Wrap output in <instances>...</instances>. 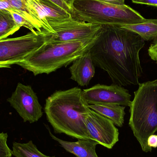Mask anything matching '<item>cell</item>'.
Instances as JSON below:
<instances>
[{
  "label": "cell",
  "instance_id": "6da1fadb",
  "mask_svg": "<svg viewBox=\"0 0 157 157\" xmlns=\"http://www.w3.org/2000/svg\"><path fill=\"white\" fill-rule=\"evenodd\" d=\"M145 44L134 32L103 25L89 51L95 65L106 72L113 84L126 86L139 84L143 73L139 52Z\"/></svg>",
  "mask_w": 157,
  "mask_h": 157
},
{
  "label": "cell",
  "instance_id": "7a4b0ae2",
  "mask_svg": "<svg viewBox=\"0 0 157 157\" xmlns=\"http://www.w3.org/2000/svg\"><path fill=\"white\" fill-rule=\"evenodd\" d=\"M78 87L57 90L46 100L44 111L54 133L77 139H90L86 124L91 109Z\"/></svg>",
  "mask_w": 157,
  "mask_h": 157
},
{
  "label": "cell",
  "instance_id": "3957f363",
  "mask_svg": "<svg viewBox=\"0 0 157 157\" xmlns=\"http://www.w3.org/2000/svg\"><path fill=\"white\" fill-rule=\"evenodd\" d=\"M97 36L98 33L93 37L81 40L59 43L47 41L17 65L31 72L35 76L49 74L68 66L85 54L95 43Z\"/></svg>",
  "mask_w": 157,
  "mask_h": 157
},
{
  "label": "cell",
  "instance_id": "277c9868",
  "mask_svg": "<svg viewBox=\"0 0 157 157\" xmlns=\"http://www.w3.org/2000/svg\"><path fill=\"white\" fill-rule=\"evenodd\" d=\"M130 108L129 126L144 152H151L148 137L157 132V79L139 84Z\"/></svg>",
  "mask_w": 157,
  "mask_h": 157
},
{
  "label": "cell",
  "instance_id": "5b68a950",
  "mask_svg": "<svg viewBox=\"0 0 157 157\" xmlns=\"http://www.w3.org/2000/svg\"><path fill=\"white\" fill-rule=\"evenodd\" d=\"M73 8L75 19L101 25H133L147 20L129 6L115 5L100 0H76Z\"/></svg>",
  "mask_w": 157,
  "mask_h": 157
},
{
  "label": "cell",
  "instance_id": "8992f818",
  "mask_svg": "<svg viewBox=\"0 0 157 157\" xmlns=\"http://www.w3.org/2000/svg\"><path fill=\"white\" fill-rule=\"evenodd\" d=\"M52 34L46 31H36L0 40V68H10L24 60L48 41Z\"/></svg>",
  "mask_w": 157,
  "mask_h": 157
},
{
  "label": "cell",
  "instance_id": "52a82bcc",
  "mask_svg": "<svg viewBox=\"0 0 157 157\" xmlns=\"http://www.w3.org/2000/svg\"><path fill=\"white\" fill-rule=\"evenodd\" d=\"M48 23L54 31L48 42H68L90 38L95 36L101 25L93 24L71 18L52 19Z\"/></svg>",
  "mask_w": 157,
  "mask_h": 157
},
{
  "label": "cell",
  "instance_id": "ba28073f",
  "mask_svg": "<svg viewBox=\"0 0 157 157\" xmlns=\"http://www.w3.org/2000/svg\"><path fill=\"white\" fill-rule=\"evenodd\" d=\"M7 101L25 122H36L43 115L42 107L38 98L30 86L18 83L15 90Z\"/></svg>",
  "mask_w": 157,
  "mask_h": 157
},
{
  "label": "cell",
  "instance_id": "9c48e42d",
  "mask_svg": "<svg viewBox=\"0 0 157 157\" xmlns=\"http://www.w3.org/2000/svg\"><path fill=\"white\" fill-rule=\"evenodd\" d=\"M87 103L90 104H113L130 107L131 95L129 91L117 84H97L82 91Z\"/></svg>",
  "mask_w": 157,
  "mask_h": 157
},
{
  "label": "cell",
  "instance_id": "30bf717a",
  "mask_svg": "<svg viewBox=\"0 0 157 157\" xmlns=\"http://www.w3.org/2000/svg\"><path fill=\"white\" fill-rule=\"evenodd\" d=\"M90 138L108 149L119 141V132L112 121L90 109L85 120Z\"/></svg>",
  "mask_w": 157,
  "mask_h": 157
},
{
  "label": "cell",
  "instance_id": "8fae6325",
  "mask_svg": "<svg viewBox=\"0 0 157 157\" xmlns=\"http://www.w3.org/2000/svg\"><path fill=\"white\" fill-rule=\"evenodd\" d=\"M72 63L69 68L71 78L81 86H87L95 74V64L89 50Z\"/></svg>",
  "mask_w": 157,
  "mask_h": 157
},
{
  "label": "cell",
  "instance_id": "7c38bea8",
  "mask_svg": "<svg viewBox=\"0 0 157 157\" xmlns=\"http://www.w3.org/2000/svg\"><path fill=\"white\" fill-rule=\"evenodd\" d=\"M31 8L35 11L40 20L48 31L53 34L54 31L48 22L52 19H63L73 17L71 14L44 0H27Z\"/></svg>",
  "mask_w": 157,
  "mask_h": 157
},
{
  "label": "cell",
  "instance_id": "4fadbf2b",
  "mask_svg": "<svg viewBox=\"0 0 157 157\" xmlns=\"http://www.w3.org/2000/svg\"><path fill=\"white\" fill-rule=\"evenodd\" d=\"M50 135L57 141L67 152L77 157H98L96 152V147L98 143L92 139H78L77 142L64 141L53 135L50 131Z\"/></svg>",
  "mask_w": 157,
  "mask_h": 157
},
{
  "label": "cell",
  "instance_id": "5bb4252c",
  "mask_svg": "<svg viewBox=\"0 0 157 157\" xmlns=\"http://www.w3.org/2000/svg\"><path fill=\"white\" fill-rule=\"evenodd\" d=\"M89 108L99 114L108 118L118 127H121L124 123L125 107L113 104L89 105Z\"/></svg>",
  "mask_w": 157,
  "mask_h": 157
},
{
  "label": "cell",
  "instance_id": "9a60e30c",
  "mask_svg": "<svg viewBox=\"0 0 157 157\" xmlns=\"http://www.w3.org/2000/svg\"><path fill=\"white\" fill-rule=\"evenodd\" d=\"M6 1L15 9L17 13L24 17L34 26L36 31L39 32H42L43 31L49 32L47 28L40 20L36 13L31 8L27 0Z\"/></svg>",
  "mask_w": 157,
  "mask_h": 157
},
{
  "label": "cell",
  "instance_id": "2e32d148",
  "mask_svg": "<svg viewBox=\"0 0 157 157\" xmlns=\"http://www.w3.org/2000/svg\"><path fill=\"white\" fill-rule=\"evenodd\" d=\"M120 27L136 33L145 41L155 40L157 38V18L147 19L145 22L133 25H123Z\"/></svg>",
  "mask_w": 157,
  "mask_h": 157
},
{
  "label": "cell",
  "instance_id": "e0dca14e",
  "mask_svg": "<svg viewBox=\"0 0 157 157\" xmlns=\"http://www.w3.org/2000/svg\"><path fill=\"white\" fill-rule=\"evenodd\" d=\"M20 28L9 11L0 10V40L5 39L18 31Z\"/></svg>",
  "mask_w": 157,
  "mask_h": 157
},
{
  "label": "cell",
  "instance_id": "ac0fdd59",
  "mask_svg": "<svg viewBox=\"0 0 157 157\" xmlns=\"http://www.w3.org/2000/svg\"><path fill=\"white\" fill-rule=\"evenodd\" d=\"M12 154L15 157H55L42 154L37 148L32 141L27 143H13Z\"/></svg>",
  "mask_w": 157,
  "mask_h": 157
},
{
  "label": "cell",
  "instance_id": "d6986e66",
  "mask_svg": "<svg viewBox=\"0 0 157 157\" xmlns=\"http://www.w3.org/2000/svg\"><path fill=\"white\" fill-rule=\"evenodd\" d=\"M8 136L7 133H0V157H11L13 155L7 144Z\"/></svg>",
  "mask_w": 157,
  "mask_h": 157
},
{
  "label": "cell",
  "instance_id": "ffe728a7",
  "mask_svg": "<svg viewBox=\"0 0 157 157\" xmlns=\"http://www.w3.org/2000/svg\"><path fill=\"white\" fill-rule=\"evenodd\" d=\"M12 14L14 20L15 21L16 23L21 27H24L27 28L29 29L31 32H36V30H35V28L34 26L29 22L24 17L22 16L21 15L13 11H9Z\"/></svg>",
  "mask_w": 157,
  "mask_h": 157
},
{
  "label": "cell",
  "instance_id": "44dd1931",
  "mask_svg": "<svg viewBox=\"0 0 157 157\" xmlns=\"http://www.w3.org/2000/svg\"><path fill=\"white\" fill-rule=\"evenodd\" d=\"M44 1H47L59 8L63 9L69 13L71 14L73 18L74 17V12L73 10L63 0H44Z\"/></svg>",
  "mask_w": 157,
  "mask_h": 157
},
{
  "label": "cell",
  "instance_id": "7402d4cb",
  "mask_svg": "<svg viewBox=\"0 0 157 157\" xmlns=\"http://www.w3.org/2000/svg\"><path fill=\"white\" fill-rule=\"evenodd\" d=\"M148 53L149 57L153 60L157 61V38L148 48Z\"/></svg>",
  "mask_w": 157,
  "mask_h": 157
},
{
  "label": "cell",
  "instance_id": "603a6c76",
  "mask_svg": "<svg viewBox=\"0 0 157 157\" xmlns=\"http://www.w3.org/2000/svg\"><path fill=\"white\" fill-rule=\"evenodd\" d=\"M132 2L137 4L146 5L157 8V0H132Z\"/></svg>",
  "mask_w": 157,
  "mask_h": 157
},
{
  "label": "cell",
  "instance_id": "cb8c5ba5",
  "mask_svg": "<svg viewBox=\"0 0 157 157\" xmlns=\"http://www.w3.org/2000/svg\"><path fill=\"white\" fill-rule=\"evenodd\" d=\"M0 10H6L16 12L15 9L10 5L6 0H0Z\"/></svg>",
  "mask_w": 157,
  "mask_h": 157
},
{
  "label": "cell",
  "instance_id": "d4e9b609",
  "mask_svg": "<svg viewBox=\"0 0 157 157\" xmlns=\"http://www.w3.org/2000/svg\"><path fill=\"white\" fill-rule=\"evenodd\" d=\"M148 146L151 148L157 147V135L153 134L148 137L147 140Z\"/></svg>",
  "mask_w": 157,
  "mask_h": 157
},
{
  "label": "cell",
  "instance_id": "484cf974",
  "mask_svg": "<svg viewBox=\"0 0 157 157\" xmlns=\"http://www.w3.org/2000/svg\"><path fill=\"white\" fill-rule=\"evenodd\" d=\"M105 2L111 4L115 5H124L125 0H100Z\"/></svg>",
  "mask_w": 157,
  "mask_h": 157
},
{
  "label": "cell",
  "instance_id": "4316f807",
  "mask_svg": "<svg viewBox=\"0 0 157 157\" xmlns=\"http://www.w3.org/2000/svg\"><path fill=\"white\" fill-rule=\"evenodd\" d=\"M63 1L68 5V6H69L70 7H71V8L73 10V3L76 0H63Z\"/></svg>",
  "mask_w": 157,
  "mask_h": 157
},
{
  "label": "cell",
  "instance_id": "83f0119b",
  "mask_svg": "<svg viewBox=\"0 0 157 157\" xmlns=\"http://www.w3.org/2000/svg\"></svg>",
  "mask_w": 157,
  "mask_h": 157
}]
</instances>
